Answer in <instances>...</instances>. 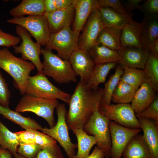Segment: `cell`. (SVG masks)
I'll return each mask as SVG.
<instances>
[{
    "instance_id": "1",
    "label": "cell",
    "mask_w": 158,
    "mask_h": 158,
    "mask_svg": "<svg viewBox=\"0 0 158 158\" xmlns=\"http://www.w3.org/2000/svg\"><path fill=\"white\" fill-rule=\"evenodd\" d=\"M103 92L102 88L96 91L88 90L86 83L80 80L71 96L66 114L69 129H83L95 112L99 110Z\"/></svg>"
},
{
    "instance_id": "2",
    "label": "cell",
    "mask_w": 158,
    "mask_h": 158,
    "mask_svg": "<svg viewBox=\"0 0 158 158\" xmlns=\"http://www.w3.org/2000/svg\"><path fill=\"white\" fill-rule=\"evenodd\" d=\"M35 67L30 61L14 56L8 48H0V68L11 76L15 87L22 96L25 94L27 79Z\"/></svg>"
},
{
    "instance_id": "3",
    "label": "cell",
    "mask_w": 158,
    "mask_h": 158,
    "mask_svg": "<svg viewBox=\"0 0 158 158\" xmlns=\"http://www.w3.org/2000/svg\"><path fill=\"white\" fill-rule=\"evenodd\" d=\"M42 62L44 74L51 77L60 84H68L77 81L76 75L68 60H63L51 50L42 48Z\"/></svg>"
},
{
    "instance_id": "4",
    "label": "cell",
    "mask_w": 158,
    "mask_h": 158,
    "mask_svg": "<svg viewBox=\"0 0 158 158\" xmlns=\"http://www.w3.org/2000/svg\"><path fill=\"white\" fill-rule=\"evenodd\" d=\"M25 93L35 97L60 100L68 104L71 96L53 85L44 74L28 77Z\"/></svg>"
},
{
    "instance_id": "5",
    "label": "cell",
    "mask_w": 158,
    "mask_h": 158,
    "mask_svg": "<svg viewBox=\"0 0 158 158\" xmlns=\"http://www.w3.org/2000/svg\"><path fill=\"white\" fill-rule=\"evenodd\" d=\"M59 104L56 99H44L25 94L19 100L15 110L19 112L34 113L44 118L51 128L56 124L54 111Z\"/></svg>"
},
{
    "instance_id": "6",
    "label": "cell",
    "mask_w": 158,
    "mask_h": 158,
    "mask_svg": "<svg viewBox=\"0 0 158 158\" xmlns=\"http://www.w3.org/2000/svg\"><path fill=\"white\" fill-rule=\"evenodd\" d=\"M70 25L67 24L58 32L51 34L45 47L47 49L56 50L59 56L68 60L72 53L78 49L80 32L72 30Z\"/></svg>"
},
{
    "instance_id": "7",
    "label": "cell",
    "mask_w": 158,
    "mask_h": 158,
    "mask_svg": "<svg viewBox=\"0 0 158 158\" xmlns=\"http://www.w3.org/2000/svg\"><path fill=\"white\" fill-rule=\"evenodd\" d=\"M57 120L53 127L42 128L41 130L58 142L63 148L68 158H73L76 154L77 145L73 143L71 140L68 128L66 119L67 111L64 103H59L56 108Z\"/></svg>"
},
{
    "instance_id": "8",
    "label": "cell",
    "mask_w": 158,
    "mask_h": 158,
    "mask_svg": "<svg viewBox=\"0 0 158 158\" xmlns=\"http://www.w3.org/2000/svg\"><path fill=\"white\" fill-rule=\"evenodd\" d=\"M110 121L99 110L93 114L83 130L87 134L96 137L97 145L104 152L105 157H111V140L109 128Z\"/></svg>"
},
{
    "instance_id": "9",
    "label": "cell",
    "mask_w": 158,
    "mask_h": 158,
    "mask_svg": "<svg viewBox=\"0 0 158 158\" xmlns=\"http://www.w3.org/2000/svg\"><path fill=\"white\" fill-rule=\"evenodd\" d=\"M7 23L16 24L25 29L41 46H45L51 35L48 22L44 15L13 18Z\"/></svg>"
},
{
    "instance_id": "10",
    "label": "cell",
    "mask_w": 158,
    "mask_h": 158,
    "mask_svg": "<svg viewBox=\"0 0 158 158\" xmlns=\"http://www.w3.org/2000/svg\"><path fill=\"white\" fill-rule=\"evenodd\" d=\"M99 111L110 121H113L127 128L141 129L135 114L129 103L109 105L101 104Z\"/></svg>"
},
{
    "instance_id": "11",
    "label": "cell",
    "mask_w": 158,
    "mask_h": 158,
    "mask_svg": "<svg viewBox=\"0 0 158 158\" xmlns=\"http://www.w3.org/2000/svg\"><path fill=\"white\" fill-rule=\"evenodd\" d=\"M16 31L18 37L21 40L19 46L13 47L14 51L16 54H20L21 58L24 60H29L36 67L37 74H44L42 63L40 59L41 54V46L34 42L29 33L23 27L17 25Z\"/></svg>"
},
{
    "instance_id": "12",
    "label": "cell",
    "mask_w": 158,
    "mask_h": 158,
    "mask_svg": "<svg viewBox=\"0 0 158 158\" xmlns=\"http://www.w3.org/2000/svg\"><path fill=\"white\" fill-rule=\"evenodd\" d=\"M109 128L111 140V158H121L123 153L131 140L142 129L132 128L110 121Z\"/></svg>"
},
{
    "instance_id": "13",
    "label": "cell",
    "mask_w": 158,
    "mask_h": 158,
    "mask_svg": "<svg viewBox=\"0 0 158 158\" xmlns=\"http://www.w3.org/2000/svg\"><path fill=\"white\" fill-rule=\"evenodd\" d=\"M105 27L98 8L95 9L87 19L79 36L78 49L88 51L96 44L99 35Z\"/></svg>"
},
{
    "instance_id": "14",
    "label": "cell",
    "mask_w": 158,
    "mask_h": 158,
    "mask_svg": "<svg viewBox=\"0 0 158 158\" xmlns=\"http://www.w3.org/2000/svg\"><path fill=\"white\" fill-rule=\"evenodd\" d=\"M68 61L76 75L86 84L95 65L89 51L78 49L72 53Z\"/></svg>"
},
{
    "instance_id": "15",
    "label": "cell",
    "mask_w": 158,
    "mask_h": 158,
    "mask_svg": "<svg viewBox=\"0 0 158 158\" xmlns=\"http://www.w3.org/2000/svg\"><path fill=\"white\" fill-rule=\"evenodd\" d=\"M118 51L120 58L118 62L123 69L126 67L144 69L149 54L147 50L138 47H127Z\"/></svg>"
},
{
    "instance_id": "16",
    "label": "cell",
    "mask_w": 158,
    "mask_h": 158,
    "mask_svg": "<svg viewBox=\"0 0 158 158\" xmlns=\"http://www.w3.org/2000/svg\"><path fill=\"white\" fill-rule=\"evenodd\" d=\"M73 4L75 16L73 30L80 31L92 12L99 8V4L97 0H75Z\"/></svg>"
},
{
    "instance_id": "17",
    "label": "cell",
    "mask_w": 158,
    "mask_h": 158,
    "mask_svg": "<svg viewBox=\"0 0 158 158\" xmlns=\"http://www.w3.org/2000/svg\"><path fill=\"white\" fill-rule=\"evenodd\" d=\"M157 92L147 82H144L136 90L131 102V106L136 116L145 110L157 95Z\"/></svg>"
},
{
    "instance_id": "18",
    "label": "cell",
    "mask_w": 158,
    "mask_h": 158,
    "mask_svg": "<svg viewBox=\"0 0 158 158\" xmlns=\"http://www.w3.org/2000/svg\"><path fill=\"white\" fill-rule=\"evenodd\" d=\"M74 11L73 4L64 9L57 10L49 13L45 12L44 15L48 21L51 34L55 33L66 25L71 24Z\"/></svg>"
},
{
    "instance_id": "19",
    "label": "cell",
    "mask_w": 158,
    "mask_h": 158,
    "mask_svg": "<svg viewBox=\"0 0 158 158\" xmlns=\"http://www.w3.org/2000/svg\"><path fill=\"white\" fill-rule=\"evenodd\" d=\"M142 130V135L150 150L152 158H158V123L150 119L137 117Z\"/></svg>"
},
{
    "instance_id": "20",
    "label": "cell",
    "mask_w": 158,
    "mask_h": 158,
    "mask_svg": "<svg viewBox=\"0 0 158 158\" xmlns=\"http://www.w3.org/2000/svg\"><path fill=\"white\" fill-rule=\"evenodd\" d=\"M141 24L133 19L123 28L121 42L123 48L131 47L144 49L141 36Z\"/></svg>"
},
{
    "instance_id": "21",
    "label": "cell",
    "mask_w": 158,
    "mask_h": 158,
    "mask_svg": "<svg viewBox=\"0 0 158 158\" xmlns=\"http://www.w3.org/2000/svg\"><path fill=\"white\" fill-rule=\"evenodd\" d=\"M141 24V40L144 49L148 51L150 44L158 38V14H145Z\"/></svg>"
},
{
    "instance_id": "22",
    "label": "cell",
    "mask_w": 158,
    "mask_h": 158,
    "mask_svg": "<svg viewBox=\"0 0 158 158\" xmlns=\"http://www.w3.org/2000/svg\"><path fill=\"white\" fill-rule=\"evenodd\" d=\"M44 2V0H23L10 11L9 14L13 18L21 17L26 15H44L45 12Z\"/></svg>"
},
{
    "instance_id": "23",
    "label": "cell",
    "mask_w": 158,
    "mask_h": 158,
    "mask_svg": "<svg viewBox=\"0 0 158 158\" xmlns=\"http://www.w3.org/2000/svg\"><path fill=\"white\" fill-rule=\"evenodd\" d=\"M122 156L123 158H152L149 147L143 135L139 134L131 140Z\"/></svg>"
},
{
    "instance_id": "24",
    "label": "cell",
    "mask_w": 158,
    "mask_h": 158,
    "mask_svg": "<svg viewBox=\"0 0 158 158\" xmlns=\"http://www.w3.org/2000/svg\"><path fill=\"white\" fill-rule=\"evenodd\" d=\"M98 9L105 26L123 29L128 22L133 19L131 15L123 14L111 8L100 6Z\"/></svg>"
},
{
    "instance_id": "25",
    "label": "cell",
    "mask_w": 158,
    "mask_h": 158,
    "mask_svg": "<svg viewBox=\"0 0 158 158\" xmlns=\"http://www.w3.org/2000/svg\"><path fill=\"white\" fill-rule=\"evenodd\" d=\"M122 29L114 27H105L99 35L96 44H101L117 51L122 49L123 48L121 42Z\"/></svg>"
},
{
    "instance_id": "26",
    "label": "cell",
    "mask_w": 158,
    "mask_h": 158,
    "mask_svg": "<svg viewBox=\"0 0 158 158\" xmlns=\"http://www.w3.org/2000/svg\"><path fill=\"white\" fill-rule=\"evenodd\" d=\"M0 114L5 118L18 125L25 130L35 129L41 130L42 128V126L34 119L30 117H25L19 112L12 110L9 107L0 105Z\"/></svg>"
},
{
    "instance_id": "27",
    "label": "cell",
    "mask_w": 158,
    "mask_h": 158,
    "mask_svg": "<svg viewBox=\"0 0 158 158\" xmlns=\"http://www.w3.org/2000/svg\"><path fill=\"white\" fill-rule=\"evenodd\" d=\"M117 63L111 62L95 64L90 78L86 84L87 88L96 91L101 83H104L109 71L116 66Z\"/></svg>"
},
{
    "instance_id": "28",
    "label": "cell",
    "mask_w": 158,
    "mask_h": 158,
    "mask_svg": "<svg viewBox=\"0 0 158 158\" xmlns=\"http://www.w3.org/2000/svg\"><path fill=\"white\" fill-rule=\"evenodd\" d=\"M88 51L95 64L117 63L120 58L118 51L100 44H96Z\"/></svg>"
},
{
    "instance_id": "29",
    "label": "cell",
    "mask_w": 158,
    "mask_h": 158,
    "mask_svg": "<svg viewBox=\"0 0 158 158\" xmlns=\"http://www.w3.org/2000/svg\"><path fill=\"white\" fill-rule=\"evenodd\" d=\"M72 131L76 136L78 141V151L73 158H86L89 155L92 147L97 144V138L87 134L81 129H75Z\"/></svg>"
},
{
    "instance_id": "30",
    "label": "cell",
    "mask_w": 158,
    "mask_h": 158,
    "mask_svg": "<svg viewBox=\"0 0 158 158\" xmlns=\"http://www.w3.org/2000/svg\"><path fill=\"white\" fill-rule=\"evenodd\" d=\"M19 145L16 135L10 130L0 120V146L10 151L14 156L17 154Z\"/></svg>"
},
{
    "instance_id": "31",
    "label": "cell",
    "mask_w": 158,
    "mask_h": 158,
    "mask_svg": "<svg viewBox=\"0 0 158 158\" xmlns=\"http://www.w3.org/2000/svg\"><path fill=\"white\" fill-rule=\"evenodd\" d=\"M136 90L129 84L119 80L112 96L111 101L117 104L131 102Z\"/></svg>"
},
{
    "instance_id": "32",
    "label": "cell",
    "mask_w": 158,
    "mask_h": 158,
    "mask_svg": "<svg viewBox=\"0 0 158 158\" xmlns=\"http://www.w3.org/2000/svg\"><path fill=\"white\" fill-rule=\"evenodd\" d=\"M123 70L120 80L129 84L136 90L145 81L146 75L144 70L128 67L125 68Z\"/></svg>"
},
{
    "instance_id": "33",
    "label": "cell",
    "mask_w": 158,
    "mask_h": 158,
    "mask_svg": "<svg viewBox=\"0 0 158 158\" xmlns=\"http://www.w3.org/2000/svg\"><path fill=\"white\" fill-rule=\"evenodd\" d=\"M123 72V70L120 65L116 66L114 74L111 75L104 84L101 104H110L112 94L116 88Z\"/></svg>"
},
{
    "instance_id": "34",
    "label": "cell",
    "mask_w": 158,
    "mask_h": 158,
    "mask_svg": "<svg viewBox=\"0 0 158 158\" xmlns=\"http://www.w3.org/2000/svg\"><path fill=\"white\" fill-rule=\"evenodd\" d=\"M146 79L156 92L158 91V58L149 54L144 69Z\"/></svg>"
},
{
    "instance_id": "35",
    "label": "cell",
    "mask_w": 158,
    "mask_h": 158,
    "mask_svg": "<svg viewBox=\"0 0 158 158\" xmlns=\"http://www.w3.org/2000/svg\"><path fill=\"white\" fill-rule=\"evenodd\" d=\"M42 148L35 143L19 144L17 152L18 154L26 158H35L38 152Z\"/></svg>"
},
{
    "instance_id": "36",
    "label": "cell",
    "mask_w": 158,
    "mask_h": 158,
    "mask_svg": "<svg viewBox=\"0 0 158 158\" xmlns=\"http://www.w3.org/2000/svg\"><path fill=\"white\" fill-rule=\"evenodd\" d=\"M35 158H64L62 152L57 145L43 147Z\"/></svg>"
},
{
    "instance_id": "37",
    "label": "cell",
    "mask_w": 158,
    "mask_h": 158,
    "mask_svg": "<svg viewBox=\"0 0 158 158\" xmlns=\"http://www.w3.org/2000/svg\"><path fill=\"white\" fill-rule=\"evenodd\" d=\"M11 96L8 84L0 71V105L9 107Z\"/></svg>"
},
{
    "instance_id": "38",
    "label": "cell",
    "mask_w": 158,
    "mask_h": 158,
    "mask_svg": "<svg viewBox=\"0 0 158 158\" xmlns=\"http://www.w3.org/2000/svg\"><path fill=\"white\" fill-rule=\"evenodd\" d=\"M153 120L158 123V97L143 111L136 116Z\"/></svg>"
},
{
    "instance_id": "39",
    "label": "cell",
    "mask_w": 158,
    "mask_h": 158,
    "mask_svg": "<svg viewBox=\"0 0 158 158\" xmlns=\"http://www.w3.org/2000/svg\"><path fill=\"white\" fill-rule=\"evenodd\" d=\"M27 130L34 133L35 135V143L43 147L57 144V141L55 140L46 134L40 132L36 130Z\"/></svg>"
},
{
    "instance_id": "40",
    "label": "cell",
    "mask_w": 158,
    "mask_h": 158,
    "mask_svg": "<svg viewBox=\"0 0 158 158\" xmlns=\"http://www.w3.org/2000/svg\"><path fill=\"white\" fill-rule=\"evenodd\" d=\"M21 41L18 36L4 32L0 28V46L8 48L17 46Z\"/></svg>"
},
{
    "instance_id": "41",
    "label": "cell",
    "mask_w": 158,
    "mask_h": 158,
    "mask_svg": "<svg viewBox=\"0 0 158 158\" xmlns=\"http://www.w3.org/2000/svg\"><path fill=\"white\" fill-rule=\"evenodd\" d=\"M100 6L111 8L124 15H130L119 0H98Z\"/></svg>"
},
{
    "instance_id": "42",
    "label": "cell",
    "mask_w": 158,
    "mask_h": 158,
    "mask_svg": "<svg viewBox=\"0 0 158 158\" xmlns=\"http://www.w3.org/2000/svg\"><path fill=\"white\" fill-rule=\"evenodd\" d=\"M139 9L145 14H158V0H147L140 5Z\"/></svg>"
},
{
    "instance_id": "43",
    "label": "cell",
    "mask_w": 158,
    "mask_h": 158,
    "mask_svg": "<svg viewBox=\"0 0 158 158\" xmlns=\"http://www.w3.org/2000/svg\"><path fill=\"white\" fill-rule=\"evenodd\" d=\"M19 144H26L35 143V135L31 131L26 130L15 133Z\"/></svg>"
},
{
    "instance_id": "44",
    "label": "cell",
    "mask_w": 158,
    "mask_h": 158,
    "mask_svg": "<svg viewBox=\"0 0 158 158\" xmlns=\"http://www.w3.org/2000/svg\"><path fill=\"white\" fill-rule=\"evenodd\" d=\"M143 0H128L125 8L128 13L130 14L135 9H138L140 7L139 3Z\"/></svg>"
},
{
    "instance_id": "45",
    "label": "cell",
    "mask_w": 158,
    "mask_h": 158,
    "mask_svg": "<svg viewBox=\"0 0 158 158\" xmlns=\"http://www.w3.org/2000/svg\"><path fill=\"white\" fill-rule=\"evenodd\" d=\"M75 0H55L57 10L66 8L73 4Z\"/></svg>"
},
{
    "instance_id": "46",
    "label": "cell",
    "mask_w": 158,
    "mask_h": 158,
    "mask_svg": "<svg viewBox=\"0 0 158 158\" xmlns=\"http://www.w3.org/2000/svg\"><path fill=\"white\" fill-rule=\"evenodd\" d=\"M147 50L149 54L158 58V38L150 44Z\"/></svg>"
},
{
    "instance_id": "47",
    "label": "cell",
    "mask_w": 158,
    "mask_h": 158,
    "mask_svg": "<svg viewBox=\"0 0 158 158\" xmlns=\"http://www.w3.org/2000/svg\"><path fill=\"white\" fill-rule=\"evenodd\" d=\"M45 12H50L57 10L55 0H44Z\"/></svg>"
},
{
    "instance_id": "48",
    "label": "cell",
    "mask_w": 158,
    "mask_h": 158,
    "mask_svg": "<svg viewBox=\"0 0 158 158\" xmlns=\"http://www.w3.org/2000/svg\"><path fill=\"white\" fill-rule=\"evenodd\" d=\"M104 154L97 146L94 148L92 153L86 158H104Z\"/></svg>"
},
{
    "instance_id": "49",
    "label": "cell",
    "mask_w": 158,
    "mask_h": 158,
    "mask_svg": "<svg viewBox=\"0 0 158 158\" xmlns=\"http://www.w3.org/2000/svg\"><path fill=\"white\" fill-rule=\"evenodd\" d=\"M12 154L10 151L4 149L0 146V158H11Z\"/></svg>"
},
{
    "instance_id": "50",
    "label": "cell",
    "mask_w": 158,
    "mask_h": 158,
    "mask_svg": "<svg viewBox=\"0 0 158 158\" xmlns=\"http://www.w3.org/2000/svg\"><path fill=\"white\" fill-rule=\"evenodd\" d=\"M14 157L15 158H26L18 154H17L16 155L14 156Z\"/></svg>"
}]
</instances>
